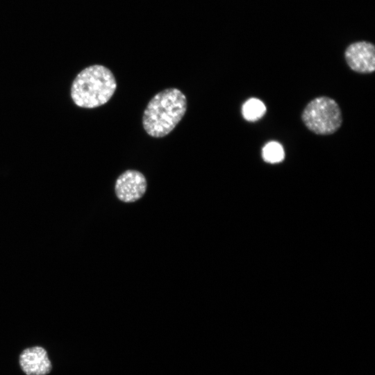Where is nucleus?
Returning <instances> with one entry per match:
<instances>
[{
    "label": "nucleus",
    "mask_w": 375,
    "mask_h": 375,
    "mask_svg": "<svg viewBox=\"0 0 375 375\" xmlns=\"http://www.w3.org/2000/svg\"><path fill=\"white\" fill-rule=\"evenodd\" d=\"M186 110L185 94L175 88L165 89L147 103L142 115L143 128L153 138L165 137L181 122Z\"/></svg>",
    "instance_id": "1"
},
{
    "label": "nucleus",
    "mask_w": 375,
    "mask_h": 375,
    "mask_svg": "<svg viewBox=\"0 0 375 375\" xmlns=\"http://www.w3.org/2000/svg\"><path fill=\"white\" fill-rule=\"evenodd\" d=\"M116 88L113 73L103 65H94L77 74L72 84L71 97L79 107L94 108L106 103Z\"/></svg>",
    "instance_id": "2"
},
{
    "label": "nucleus",
    "mask_w": 375,
    "mask_h": 375,
    "mask_svg": "<svg viewBox=\"0 0 375 375\" xmlns=\"http://www.w3.org/2000/svg\"><path fill=\"white\" fill-rule=\"evenodd\" d=\"M301 119L309 131L319 135L333 134L342 124L340 106L334 99L326 96L310 101L302 112Z\"/></svg>",
    "instance_id": "3"
},
{
    "label": "nucleus",
    "mask_w": 375,
    "mask_h": 375,
    "mask_svg": "<svg viewBox=\"0 0 375 375\" xmlns=\"http://www.w3.org/2000/svg\"><path fill=\"white\" fill-rule=\"evenodd\" d=\"M147 180L143 174L134 169H128L116 180L115 192L117 197L125 203L140 199L147 190Z\"/></svg>",
    "instance_id": "4"
},
{
    "label": "nucleus",
    "mask_w": 375,
    "mask_h": 375,
    "mask_svg": "<svg viewBox=\"0 0 375 375\" xmlns=\"http://www.w3.org/2000/svg\"><path fill=\"white\" fill-rule=\"evenodd\" d=\"M344 58L351 70L359 74H371L375 70V47L369 42H356L344 51Z\"/></svg>",
    "instance_id": "5"
},
{
    "label": "nucleus",
    "mask_w": 375,
    "mask_h": 375,
    "mask_svg": "<svg viewBox=\"0 0 375 375\" xmlns=\"http://www.w3.org/2000/svg\"><path fill=\"white\" fill-rule=\"evenodd\" d=\"M19 363L26 375H47L52 370L47 351L40 346L24 349L19 354Z\"/></svg>",
    "instance_id": "6"
},
{
    "label": "nucleus",
    "mask_w": 375,
    "mask_h": 375,
    "mask_svg": "<svg viewBox=\"0 0 375 375\" xmlns=\"http://www.w3.org/2000/svg\"><path fill=\"white\" fill-rule=\"evenodd\" d=\"M266 112L264 103L258 99L251 98L242 107L243 117L249 122H255L262 118Z\"/></svg>",
    "instance_id": "7"
},
{
    "label": "nucleus",
    "mask_w": 375,
    "mask_h": 375,
    "mask_svg": "<svg viewBox=\"0 0 375 375\" xmlns=\"http://www.w3.org/2000/svg\"><path fill=\"white\" fill-rule=\"evenodd\" d=\"M263 160L268 163H277L281 162L285 157L282 145L274 141L267 143L262 150Z\"/></svg>",
    "instance_id": "8"
}]
</instances>
